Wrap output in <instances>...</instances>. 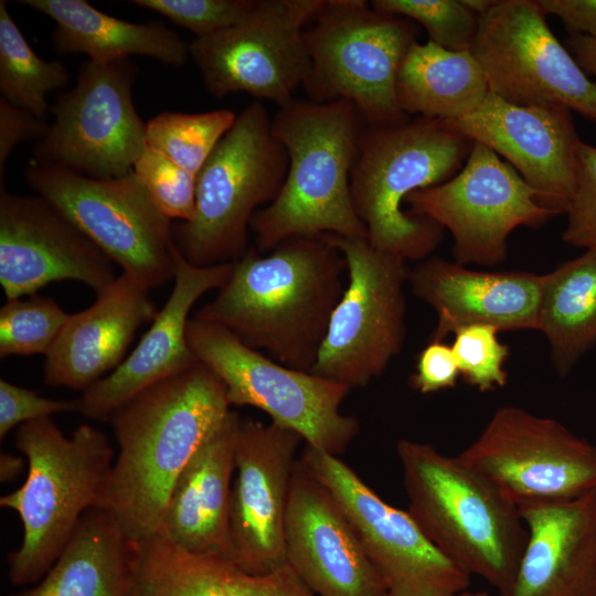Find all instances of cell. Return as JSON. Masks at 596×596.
<instances>
[{
    "instance_id": "cell-1",
    "label": "cell",
    "mask_w": 596,
    "mask_h": 596,
    "mask_svg": "<svg viewBox=\"0 0 596 596\" xmlns=\"http://www.w3.org/2000/svg\"><path fill=\"white\" fill-rule=\"evenodd\" d=\"M347 270L327 234L288 237L267 255L248 246L216 296L193 317L228 329L283 365L311 372Z\"/></svg>"
},
{
    "instance_id": "cell-2",
    "label": "cell",
    "mask_w": 596,
    "mask_h": 596,
    "mask_svg": "<svg viewBox=\"0 0 596 596\" xmlns=\"http://www.w3.org/2000/svg\"><path fill=\"white\" fill-rule=\"evenodd\" d=\"M221 380L198 361L141 391L109 416L117 445L103 508L130 541L161 528L171 490L230 413Z\"/></svg>"
},
{
    "instance_id": "cell-3",
    "label": "cell",
    "mask_w": 596,
    "mask_h": 596,
    "mask_svg": "<svg viewBox=\"0 0 596 596\" xmlns=\"http://www.w3.org/2000/svg\"><path fill=\"white\" fill-rule=\"evenodd\" d=\"M364 125L345 99L316 103L294 98L272 118V131L288 155L277 198L249 223L263 254L296 235L366 237L350 196V174Z\"/></svg>"
},
{
    "instance_id": "cell-4",
    "label": "cell",
    "mask_w": 596,
    "mask_h": 596,
    "mask_svg": "<svg viewBox=\"0 0 596 596\" xmlns=\"http://www.w3.org/2000/svg\"><path fill=\"white\" fill-rule=\"evenodd\" d=\"M408 513L448 558L504 596L515 578L528 530L518 505L458 456L433 445H396Z\"/></svg>"
},
{
    "instance_id": "cell-5",
    "label": "cell",
    "mask_w": 596,
    "mask_h": 596,
    "mask_svg": "<svg viewBox=\"0 0 596 596\" xmlns=\"http://www.w3.org/2000/svg\"><path fill=\"white\" fill-rule=\"evenodd\" d=\"M473 141L446 120L409 117L364 124L350 174L354 212L376 248L421 262L439 245L444 228L405 210L416 190L441 184L464 167Z\"/></svg>"
},
{
    "instance_id": "cell-6",
    "label": "cell",
    "mask_w": 596,
    "mask_h": 596,
    "mask_svg": "<svg viewBox=\"0 0 596 596\" xmlns=\"http://www.w3.org/2000/svg\"><path fill=\"white\" fill-rule=\"evenodd\" d=\"M28 472L0 505L15 511L22 541L9 557L15 586L38 583L55 563L83 514L103 508L114 450L100 429L82 424L64 436L52 417L24 423L15 433Z\"/></svg>"
},
{
    "instance_id": "cell-7",
    "label": "cell",
    "mask_w": 596,
    "mask_h": 596,
    "mask_svg": "<svg viewBox=\"0 0 596 596\" xmlns=\"http://www.w3.org/2000/svg\"><path fill=\"white\" fill-rule=\"evenodd\" d=\"M288 155L255 100L236 117L196 174L195 216L172 225L173 242L192 265L233 263L248 248L249 223L279 194Z\"/></svg>"
},
{
    "instance_id": "cell-8",
    "label": "cell",
    "mask_w": 596,
    "mask_h": 596,
    "mask_svg": "<svg viewBox=\"0 0 596 596\" xmlns=\"http://www.w3.org/2000/svg\"><path fill=\"white\" fill-rule=\"evenodd\" d=\"M311 21L304 31L310 71L302 85L310 100H349L368 125L409 118L398 107L395 81L417 41L413 21L364 0H323Z\"/></svg>"
},
{
    "instance_id": "cell-9",
    "label": "cell",
    "mask_w": 596,
    "mask_h": 596,
    "mask_svg": "<svg viewBox=\"0 0 596 596\" xmlns=\"http://www.w3.org/2000/svg\"><path fill=\"white\" fill-rule=\"evenodd\" d=\"M187 338L198 361L225 386L230 405L259 408L270 423L333 456L344 453L360 433L359 421L340 411L351 391L345 385L283 365L217 323L193 317Z\"/></svg>"
},
{
    "instance_id": "cell-10",
    "label": "cell",
    "mask_w": 596,
    "mask_h": 596,
    "mask_svg": "<svg viewBox=\"0 0 596 596\" xmlns=\"http://www.w3.org/2000/svg\"><path fill=\"white\" fill-rule=\"evenodd\" d=\"M25 177L39 196L148 290L174 279L171 221L153 205L134 171L96 179L31 159Z\"/></svg>"
},
{
    "instance_id": "cell-11",
    "label": "cell",
    "mask_w": 596,
    "mask_h": 596,
    "mask_svg": "<svg viewBox=\"0 0 596 596\" xmlns=\"http://www.w3.org/2000/svg\"><path fill=\"white\" fill-rule=\"evenodd\" d=\"M327 235L347 260L348 285L310 373L350 390L365 387L403 348L411 268L366 237Z\"/></svg>"
},
{
    "instance_id": "cell-12",
    "label": "cell",
    "mask_w": 596,
    "mask_h": 596,
    "mask_svg": "<svg viewBox=\"0 0 596 596\" xmlns=\"http://www.w3.org/2000/svg\"><path fill=\"white\" fill-rule=\"evenodd\" d=\"M458 457L518 507L596 492V446L522 407L498 408Z\"/></svg>"
},
{
    "instance_id": "cell-13",
    "label": "cell",
    "mask_w": 596,
    "mask_h": 596,
    "mask_svg": "<svg viewBox=\"0 0 596 596\" xmlns=\"http://www.w3.org/2000/svg\"><path fill=\"white\" fill-rule=\"evenodd\" d=\"M323 0H255L236 24L194 38L189 55L215 98L245 93L279 107L295 98L310 71L306 24Z\"/></svg>"
},
{
    "instance_id": "cell-14",
    "label": "cell",
    "mask_w": 596,
    "mask_h": 596,
    "mask_svg": "<svg viewBox=\"0 0 596 596\" xmlns=\"http://www.w3.org/2000/svg\"><path fill=\"white\" fill-rule=\"evenodd\" d=\"M136 73L130 58L83 63L76 85L56 98L54 120L31 159L96 179L132 171L147 146L132 103Z\"/></svg>"
},
{
    "instance_id": "cell-15",
    "label": "cell",
    "mask_w": 596,
    "mask_h": 596,
    "mask_svg": "<svg viewBox=\"0 0 596 596\" xmlns=\"http://www.w3.org/2000/svg\"><path fill=\"white\" fill-rule=\"evenodd\" d=\"M536 0H497L471 52L489 91L519 106H565L596 123V82L550 29Z\"/></svg>"
},
{
    "instance_id": "cell-16",
    "label": "cell",
    "mask_w": 596,
    "mask_h": 596,
    "mask_svg": "<svg viewBox=\"0 0 596 596\" xmlns=\"http://www.w3.org/2000/svg\"><path fill=\"white\" fill-rule=\"evenodd\" d=\"M405 204L451 233L453 255L461 265L502 263L517 227H538L557 215L538 202L536 191L512 166L479 142L457 174L414 191Z\"/></svg>"
},
{
    "instance_id": "cell-17",
    "label": "cell",
    "mask_w": 596,
    "mask_h": 596,
    "mask_svg": "<svg viewBox=\"0 0 596 596\" xmlns=\"http://www.w3.org/2000/svg\"><path fill=\"white\" fill-rule=\"evenodd\" d=\"M299 460L336 498L390 596H455L470 574L441 553L408 511L384 501L337 456L306 445Z\"/></svg>"
},
{
    "instance_id": "cell-18",
    "label": "cell",
    "mask_w": 596,
    "mask_h": 596,
    "mask_svg": "<svg viewBox=\"0 0 596 596\" xmlns=\"http://www.w3.org/2000/svg\"><path fill=\"white\" fill-rule=\"evenodd\" d=\"M294 430L241 418L226 557L252 574L286 563L285 526L297 448Z\"/></svg>"
},
{
    "instance_id": "cell-19",
    "label": "cell",
    "mask_w": 596,
    "mask_h": 596,
    "mask_svg": "<svg viewBox=\"0 0 596 596\" xmlns=\"http://www.w3.org/2000/svg\"><path fill=\"white\" fill-rule=\"evenodd\" d=\"M116 278L114 262L46 200L0 188V284L7 299L61 280L98 294Z\"/></svg>"
},
{
    "instance_id": "cell-20",
    "label": "cell",
    "mask_w": 596,
    "mask_h": 596,
    "mask_svg": "<svg viewBox=\"0 0 596 596\" xmlns=\"http://www.w3.org/2000/svg\"><path fill=\"white\" fill-rule=\"evenodd\" d=\"M446 123L503 158L536 191L542 206L566 212L582 141L570 108L519 106L489 92L472 113Z\"/></svg>"
},
{
    "instance_id": "cell-21",
    "label": "cell",
    "mask_w": 596,
    "mask_h": 596,
    "mask_svg": "<svg viewBox=\"0 0 596 596\" xmlns=\"http://www.w3.org/2000/svg\"><path fill=\"white\" fill-rule=\"evenodd\" d=\"M285 558L316 596H386L348 517L298 459L285 526Z\"/></svg>"
},
{
    "instance_id": "cell-22",
    "label": "cell",
    "mask_w": 596,
    "mask_h": 596,
    "mask_svg": "<svg viewBox=\"0 0 596 596\" xmlns=\"http://www.w3.org/2000/svg\"><path fill=\"white\" fill-rule=\"evenodd\" d=\"M173 256L174 285L168 300L129 356L83 391L77 401L84 417L108 421L116 408L141 391L198 362L187 338L190 311L204 294L227 281L233 263L195 266L177 247Z\"/></svg>"
},
{
    "instance_id": "cell-23",
    "label": "cell",
    "mask_w": 596,
    "mask_h": 596,
    "mask_svg": "<svg viewBox=\"0 0 596 596\" xmlns=\"http://www.w3.org/2000/svg\"><path fill=\"white\" fill-rule=\"evenodd\" d=\"M408 285L437 315L429 341H443L470 324H489L500 331L538 330L542 275L477 272L434 256L411 268Z\"/></svg>"
},
{
    "instance_id": "cell-24",
    "label": "cell",
    "mask_w": 596,
    "mask_h": 596,
    "mask_svg": "<svg viewBox=\"0 0 596 596\" xmlns=\"http://www.w3.org/2000/svg\"><path fill=\"white\" fill-rule=\"evenodd\" d=\"M518 508L528 540L504 596H596V492Z\"/></svg>"
},
{
    "instance_id": "cell-25",
    "label": "cell",
    "mask_w": 596,
    "mask_h": 596,
    "mask_svg": "<svg viewBox=\"0 0 596 596\" xmlns=\"http://www.w3.org/2000/svg\"><path fill=\"white\" fill-rule=\"evenodd\" d=\"M157 313L149 290L121 273L94 304L68 316L45 355V384L85 391L124 361L136 331Z\"/></svg>"
},
{
    "instance_id": "cell-26",
    "label": "cell",
    "mask_w": 596,
    "mask_h": 596,
    "mask_svg": "<svg viewBox=\"0 0 596 596\" xmlns=\"http://www.w3.org/2000/svg\"><path fill=\"white\" fill-rule=\"evenodd\" d=\"M128 596H316L285 563L252 574L217 553L191 552L162 531L132 541Z\"/></svg>"
},
{
    "instance_id": "cell-27",
    "label": "cell",
    "mask_w": 596,
    "mask_h": 596,
    "mask_svg": "<svg viewBox=\"0 0 596 596\" xmlns=\"http://www.w3.org/2000/svg\"><path fill=\"white\" fill-rule=\"evenodd\" d=\"M240 423V415L230 411L171 490L160 531L184 550L226 557Z\"/></svg>"
},
{
    "instance_id": "cell-28",
    "label": "cell",
    "mask_w": 596,
    "mask_h": 596,
    "mask_svg": "<svg viewBox=\"0 0 596 596\" xmlns=\"http://www.w3.org/2000/svg\"><path fill=\"white\" fill-rule=\"evenodd\" d=\"M19 2L55 22L53 45L58 54L83 53L98 63L142 55L173 67L183 66L190 57L189 43L159 21H125L97 10L85 0Z\"/></svg>"
},
{
    "instance_id": "cell-29",
    "label": "cell",
    "mask_w": 596,
    "mask_h": 596,
    "mask_svg": "<svg viewBox=\"0 0 596 596\" xmlns=\"http://www.w3.org/2000/svg\"><path fill=\"white\" fill-rule=\"evenodd\" d=\"M131 582L132 541L106 510L93 508L46 574L9 596H128Z\"/></svg>"
},
{
    "instance_id": "cell-30",
    "label": "cell",
    "mask_w": 596,
    "mask_h": 596,
    "mask_svg": "<svg viewBox=\"0 0 596 596\" xmlns=\"http://www.w3.org/2000/svg\"><path fill=\"white\" fill-rule=\"evenodd\" d=\"M489 92L471 50L451 51L430 41L409 46L395 81L398 107L409 117L459 119L478 108Z\"/></svg>"
},
{
    "instance_id": "cell-31",
    "label": "cell",
    "mask_w": 596,
    "mask_h": 596,
    "mask_svg": "<svg viewBox=\"0 0 596 596\" xmlns=\"http://www.w3.org/2000/svg\"><path fill=\"white\" fill-rule=\"evenodd\" d=\"M538 330L560 376L596 343V248L542 275Z\"/></svg>"
},
{
    "instance_id": "cell-32",
    "label": "cell",
    "mask_w": 596,
    "mask_h": 596,
    "mask_svg": "<svg viewBox=\"0 0 596 596\" xmlns=\"http://www.w3.org/2000/svg\"><path fill=\"white\" fill-rule=\"evenodd\" d=\"M70 72L60 61L42 60L26 42L0 1V89L1 96L39 118L50 109L46 95L65 87Z\"/></svg>"
},
{
    "instance_id": "cell-33",
    "label": "cell",
    "mask_w": 596,
    "mask_h": 596,
    "mask_svg": "<svg viewBox=\"0 0 596 596\" xmlns=\"http://www.w3.org/2000/svg\"><path fill=\"white\" fill-rule=\"evenodd\" d=\"M236 117L226 108L196 114L162 111L146 123V142L196 175Z\"/></svg>"
},
{
    "instance_id": "cell-34",
    "label": "cell",
    "mask_w": 596,
    "mask_h": 596,
    "mask_svg": "<svg viewBox=\"0 0 596 596\" xmlns=\"http://www.w3.org/2000/svg\"><path fill=\"white\" fill-rule=\"evenodd\" d=\"M68 316L50 297L7 299L0 309V358L46 355Z\"/></svg>"
},
{
    "instance_id": "cell-35",
    "label": "cell",
    "mask_w": 596,
    "mask_h": 596,
    "mask_svg": "<svg viewBox=\"0 0 596 596\" xmlns=\"http://www.w3.org/2000/svg\"><path fill=\"white\" fill-rule=\"evenodd\" d=\"M370 4L419 23L428 41L451 51L471 50L480 23L461 0H373Z\"/></svg>"
},
{
    "instance_id": "cell-36",
    "label": "cell",
    "mask_w": 596,
    "mask_h": 596,
    "mask_svg": "<svg viewBox=\"0 0 596 596\" xmlns=\"http://www.w3.org/2000/svg\"><path fill=\"white\" fill-rule=\"evenodd\" d=\"M134 174L158 211L167 219L191 222L195 216L196 175L146 146Z\"/></svg>"
},
{
    "instance_id": "cell-37",
    "label": "cell",
    "mask_w": 596,
    "mask_h": 596,
    "mask_svg": "<svg viewBox=\"0 0 596 596\" xmlns=\"http://www.w3.org/2000/svg\"><path fill=\"white\" fill-rule=\"evenodd\" d=\"M500 330L489 324L457 329L451 344L460 376L480 392L503 387L508 381L504 362L509 349L498 339Z\"/></svg>"
},
{
    "instance_id": "cell-38",
    "label": "cell",
    "mask_w": 596,
    "mask_h": 596,
    "mask_svg": "<svg viewBox=\"0 0 596 596\" xmlns=\"http://www.w3.org/2000/svg\"><path fill=\"white\" fill-rule=\"evenodd\" d=\"M137 7L158 12L203 38L238 23L255 0H132Z\"/></svg>"
},
{
    "instance_id": "cell-39",
    "label": "cell",
    "mask_w": 596,
    "mask_h": 596,
    "mask_svg": "<svg viewBox=\"0 0 596 596\" xmlns=\"http://www.w3.org/2000/svg\"><path fill=\"white\" fill-rule=\"evenodd\" d=\"M575 188L565 214L563 240L575 247L596 248V147L581 141L576 152Z\"/></svg>"
},
{
    "instance_id": "cell-40",
    "label": "cell",
    "mask_w": 596,
    "mask_h": 596,
    "mask_svg": "<svg viewBox=\"0 0 596 596\" xmlns=\"http://www.w3.org/2000/svg\"><path fill=\"white\" fill-rule=\"evenodd\" d=\"M65 412H78L77 398H46L32 390L0 379V439L15 426Z\"/></svg>"
},
{
    "instance_id": "cell-41",
    "label": "cell",
    "mask_w": 596,
    "mask_h": 596,
    "mask_svg": "<svg viewBox=\"0 0 596 596\" xmlns=\"http://www.w3.org/2000/svg\"><path fill=\"white\" fill-rule=\"evenodd\" d=\"M460 372L451 345L428 341L419 352L411 386L422 394L435 393L456 385Z\"/></svg>"
},
{
    "instance_id": "cell-42",
    "label": "cell",
    "mask_w": 596,
    "mask_h": 596,
    "mask_svg": "<svg viewBox=\"0 0 596 596\" xmlns=\"http://www.w3.org/2000/svg\"><path fill=\"white\" fill-rule=\"evenodd\" d=\"M50 125L45 119L18 107L0 96V184L3 183L6 164L14 147L26 140H41Z\"/></svg>"
},
{
    "instance_id": "cell-43",
    "label": "cell",
    "mask_w": 596,
    "mask_h": 596,
    "mask_svg": "<svg viewBox=\"0 0 596 596\" xmlns=\"http://www.w3.org/2000/svg\"><path fill=\"white\" fill-rule=\"evenodd\" d=\"M545 14L556 15L570 34L596 39V0H539Z\"/></svg>"
},
{
    "instance_id": "cell-44",
    "label": "cell",
    "mask_w": 596,
    "mask_h": 596,
    "mask_svg": "<svg viewBox=\"0 0 596 596\" xmlns=\"http://www.w3.org/2000/svg\"><path fill=\"white\" fill-rule=\"evenodd\" d=\"M565 43L581 68L586 74L596 76V39L583 34H570Z\"/></svg>"
},
{
    "instance_id": "cell-45",
    "label": "cell",
    "mask_w": 596,
    "mask_h": 596,
    "mask_svg": "<svg viewBox=\"0 0 596 596\" xmlns=\"http://www.w3.org/2000/svg\"><path fill=\"white\" fill-rule=\"evenodd\" d=\"M24 461L22 457L13 456L10 454H1L0 456V479L2 482L11 481L15 479L22 468Z\"/></svg>"
},
{
    "instance_id": "cell-46",
    "label": "cell",
    "mask_w": 596,
    "mask_h": 596,
    "mask_svg": "<svg viewBox=\"0 0 596 596\" xmlns=\"http://www.w3.org/2000/svg\"><path fill=\"white\" fill-rule=\"evenodd\" d=\"M497 0H461V2L479 18L485 15Z\"/></svg>"
},
{
    "instance_id": "cell-47",
    "label": "cell",
    "mask_w": 596,
    "mask_h": 596,
    "mask_svg": "<svg viewBox=\"0 0 596 596\" xmlns=\"http://www.w3.org/2000/svg\"><path fill=\"white\" fill-rule=\"evenodd\" d=\"M386 596H390L389 594ZM455 596H489L487 592H483V590H477V592H471L469 589L462 592V593H459Z\"/></svg>"
}]
</instances>
